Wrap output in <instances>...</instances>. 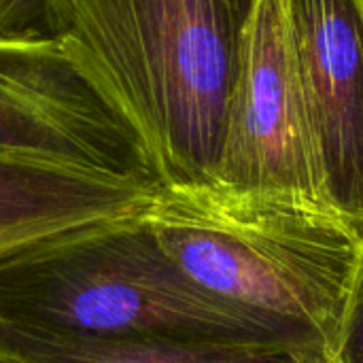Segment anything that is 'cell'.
Here are the masks:
<instances>
[{
  "instance_id": "6da1fadb",
  "label": "cell",
  "mask_w": 363,
  "mask_h": 363,
  "mask_svg": "<svg viewBox=\"0 0 363 363\" xmlns=\"http://www.w3.org/2000/svg\"><path fill=\"white\" fill-rule=\"evenodd\" d=\"M247 23L225 0H0V40L74 45L183 196L215 189Z\"/></svg>"
},
{
  "instance_id": "7a4b0ae2",
  "label": "cell",
  "mask_w": 363,
  "mask_h": 363,
  "mask_svg": "<svg viewBox=\"0 0 363 363\" xmlns=\"http://www.w3.org/2000/svg\"><path fill=\"white\" fill-rule=\"evenodd\" d=\"M174 268L264 347L334 363L363 245L328 219L240 213L160 194L147 211Z\"/></svg>"
},
{
  "instance_id": "3957f363",
  "label": "cell",
  "mask_w": 363,
  "mask_h": 363,
  "mask_svg": "<svg viewBox=\"0 0 363 363\" xmlns=\"http://www.w3.org/2000/svg\"><path fill=\"white\" fill-rule=\"evenodd\" d=\"M147 211L2 253L0 325L89 340L268 349L189 285L162 251Z\"/></svg>"
},
{
  "instance_id": "277c9868",
  "label": "cell",
  "mask_w": 363,
  "mask_h": 363,
  "mask_svg": "<svg viewBox=\"0 0 363 363\" xmlns=\"http://www.w3.org/2000/svg\"><path fill=\"white\" fill-rule=\"evenodd\" d=\"M0 155L111 174L164 194L140 128L70 43L0 40Z\"/></svg>"
},
{
  "instance_id": "5b68a950",
  "label": "cell",
  "mask_w": 363,
  "mask_h": 363,
  "mask_svg": "<svg viewBox=\"0 0 363 363\" xmlns=\"http://www.w3.org/2000/svg\"><path fill=\"white\" fill-rule=\"evenodd\" d=\"M200 198L240 213L338 223L319 194L283 0H257L253 6L228 108L215 189Z\"/></svg>"
},
{
  "instance_id": "8992f818",
  "label": "cell",
  "mask_w": 363,
  "mask_h": 363,
  "mask_svg": "<svg viewBox=\"0 0 363 363\" xmlns=\"http://www.w3.org/2000/svg\"><path fill=\"white\" fill-rule=\"evenodd\" d=\"M319 194L363 245V0H283Z\"/></svg>"
},
{
  "instance_id": "52a82bcc",
  "label": "cell",
  "mask_w": 363,
  "mask_h": 363,
  "mask_svg": "<svg viewBox=\"0 0 363 363\" xmlns=\"http://www.w3.org/2000/svg\"><path fill=\"white\" fill-rule=\"evenodd\" d=\"M160 194L111 174L0 155V255L79 225L143 213Z\"/></svg>"
},
{
  "instance_id": "ba28073f",
  "label": "cell",
  "mask_w": 363,
  "mask_h": 363,
  "mask_svg": "<svg viewBox=\"0 0 363 363\" xmlns=\"http://www.w3.org/2000/svg\"><path fill=\"white\" fill-rule=\"evenodd\" d=\"M0 357L9 363H311L285 351L151 340H89L0 325Z\"/></svg>"
},
{
  "instance_id": "9c48e42d",
  "label": "cell",
  "mask_w": 363,
  "mask_h": 363,
  "mask_svg": "<svg viewBox=\"0 0 363 363\" xmlns=\"http://www.w3.org/2000/svg\"><path fill=\"white\" fill-rule=\"evenodd\" d=\"M334 363H363V249L349 289Z\"/></svg>"
},
{
  "instance_id": "30bf717a",
  "label": "cell",
  "mask_w": 363,
  "mask_h": 363,
  "mask_svg": "<svg viewBox=\"0 0 363 363\" xmlns=\"http://www.w3.org/2000/svg\"><path fill=\"white\" fill-rule=\"evenodd\" d=\"M225 2L236 11V15H238L240 19L249 21V17H251L253 6H255V2H257V0H225Z\"/></svg>"
},
{
  "instance_id": "8fae6325",
  "label": "cell",
  "mask_w": 363,
  "mask_h": 363,
  "mask_svg": "<svg viewBox=\"0 0 363 363\" xmlns=\"http://www.w3.org/2000/svg\"><path fill=\"white\" fill-rule=\"evenodd\" d=\"M0 363H9V362H6V359H4V357H0Z\"/></svg>"
}]
</instances>
